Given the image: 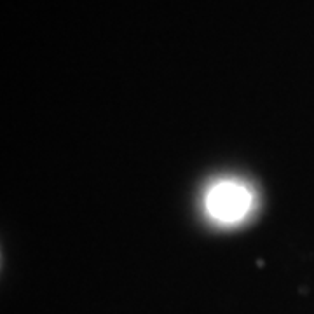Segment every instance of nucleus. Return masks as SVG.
Masks as SVG:
<instances>
[{"mask_svg": "<svg viewBox=\"0 0 314 314\" xmlns=\"http://www.w3.org/2000/svg\"><path fill=\"white\" fill-rule=\"evenodd\" d=\"M206 211L222 224H238L250 213L253 194L244 183L224 180L215 183L204 199Z\"/></svg>", "mask_w": 314, "mask_h": 314, "instance_id": "obj_1", "label": "nucleus"}]
</instances>
